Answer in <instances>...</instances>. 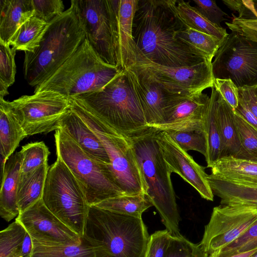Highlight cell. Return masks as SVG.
Listing matches in <instances>:
<instances>
[{
	"label": "cell",
	"mask_w": 257,
	"mask_h": 257,
	"mask_svg": "<svg viewBox=\"0 0 257 257\" xmlns=\"http://www.w3.org/2000/svg\"><path fill=\"white\" fill-rule=\"evenodd\" d=\"M26 138L10 101L0 97V144L2 167L13 154L20 142Z\"/></svg>",
	"instance_id": "obj_24"
},
{
	"label": "cell",
	"mask_w": 257,
	"mask_h": 257,
	"mask_svg": "<svg viewBox=\"0 0 257 257\" xmlns=\"http://www.w3.org/2000/svg\"><path fill=\"white\" fill-rule=\"evenodd\" d=\"M193 2L196 5V9L204 17L219 27H221V23L225 20L224 16H228L215 1L193 0Z\"/></svg>",
	"instance_id": "obj_44"
},
{
	"label": "cell",
	"mask_w": 257,
	"mask_h": 257,
	"mask_svg": "<svg viewBox=\"0 0 257 257\" xmlns=\"http://www.w3.org/2000/svg\"><path fill=\"white\" fill-rule=\"evenodd\" d=\"M29 257H31V256H29Z\"/></svg>",
	"instance_id": "obj_54"
},
{
	"label": "cell",
	"mask_w": 257,
	"mask_h": 257,
	"mask_svg": "<svg viewBox=\"0 0 257 257\" xmlns=\"http://www.w3.org/2000/svg\"><path fill=\"white\" fill-rule=\"evenodd\" d=\"M251 126L257 130V117L250 111L245 103L239 98L237 107L235 110Z\"/></svg>",
	"instance_id": "obj_48"
},
{
	"label": "cell",
	"mask_w": 257,
	"mask_h": 257,
	"mask_svg": "<svg viewBox=\"0 0 257 257\" xmlns=\"http://www.w3.org/2000/svg\"><path fill=\"white\" fill-rule=\"evenodd\" d=\"M209 168V175L214 178L257 185V161L225 156Z\"/></svg>",
	"instance_id": "obj_25"
},
{
	"label": "cell",
	"mask_w": 257,
	"mask_h": 257,
	"mask_svg": "<svg viewBox=\"0 0 257 257\" xmlns=\"http://www.w3.org/2000/svg\"><path fill=\"white\" fill-rule=\"evenodd\" d=\"M176 37L197 54L211 62L222 42L215 37L190 28L180 31Z\"/></svg>",
	"instance_id": "obj_32"
},
{
	"label": "cell",
	"mask_w": 257,
	"mask_h": 257,
	"mask_svg": "<svg viewBox=\"0 0 257 257\" xmlns=\"http://www.w3.org/2000/svg\"><path fill=\"white\" fill-rule=\"evenodd\" d=\"M172 236L167 229L156 231L152 234L148 243L146 257H165Z\"/></svg>",
	"instance_id": "obj_42"
},
{
	"label": "cell",
	"mask_w": 257,
	"mask_h": 257,
	"mask_svg": "<svg viewBox=\"0 0 257 257\" xmlns=\"http://www.w3.org/2000/svg\"><path fill=\"white\" fill-rule=\"evenodd\" d=\"M204 131L207 141L205 158L207 167L221 157L222 145L216 117L214 97L212 93L204 119Z\"/></svg>",
	"instance_id": "obj_33"
},
{
	"label": "cell",
	"mask_w": 257,
	"mask_h": 257,
	"mask_svg": "<svg viewBox=\"0 0 257 257\" xmlns=\"http://www.w3.org/2000/svg\"><path fill=\"white\" fill-rule=\"evenodd\" d=\"M124 70L141 104L148 125L154 127L164 123L166 109L180 94L168 91L131 68Z\"/></svg>",
	"instance_id": "obj_18"
},
{
	"label": "cell",
	"mask_w": 257,
	"mask_h": 257,
	"mask_svg": "<svg viewBox=\"0 0 257 257\" xmlns=\"http://www.w3.org/2000/svg\"><path fill=\"white\" fill-rule=\"evenodd\" d=\"M214 87L235 111L239 103L238 88L230 79H214Z\"/></svg>",
	"instance_id": "obj_45"
},
{
	"label": "cell",
	"mask_w": 257,
	"mask_h": 257,
	"mask_svg": "<svg viewBox=\"0 0 257 257\" xmlns=\"http://www.w3.org/2000/svg\"><path fill=\"white\" fill-rule=\"evenodd\" d=\"M10 103L26 137L59 129L71 107V98L51 91L22 95Z\"/></svg>",
	"instance_id": "obj_13"
},
{
	"label": "cell",
	"mask_w": 257,
	"mask_h": 257,
	"mask_svg": "<svg viewBox=\"0 0 257 257\" xmlns=\"http://www.w3.org/2000/svg\"><path fill=\"white\" fill-rule=\"evenodd\" d=\"M176 16L186 28H190L207 34L223 41L228 36L226 30L211 23L196 9L190 1L170 0Z\"/></svg>",
	"instance_id": "obj_28"
},
{
	"label": "cell",
	"mask_w": 257,
	"mask_h": 257,
	"mask_svg": "<svg viewBox=\"0 0 257 257\" xmlns=\"http://www.w3.org/2000/svg\"><path fill=\"white\" fill-rule=\"evenodd\" d=\"M71 98L127 138L151 128L124 70L100 90Z\"/></svg>",
	"instance_id": "obj_4"
},
{
	"label": "cell",
	"mask_w": 257,
	"mask_h": 257,
	"mask_svg": "<svg viewBox=\"0 0 257 257\" xmlns=\"http://www.w3.org/2000/svg\"><path fill=\"white\" fill-rule=\"evenodd\" d=\"M21 158L19 152L13 154L2 167L0 190V215L9 222L20 213L18 191L20 178Z\"/></svg>",
	"instance_id": "obj_21"
},
{
	"label": "cell",
	"mask_w": 257,
	"mask_h": 257,
	"mask_svg": "<svg viewBox=\"0 0 257 257\" xmlns=\"http://www.w3.org/2000/svg\"><path fill=\"white\" fill-rule=\"evenodd\" d=\"M122 70L103 62L85 39L75 52L34 93H58L68 98L100 90Z\"/></svg>",
	"instance_id": "obj_6"
},
{
	"label": "cell",
	"mask_w": 257,
	"mask_h": 257,
	"mask_svg": "<svg viewBox=\"0 0 257 257\" xmlns=\"http://www.w3.org/2000/svg\"><path fill=\"white\" fill-rule=\"evenodd\" d=\"M49 168L47 162L34 171L20 177L18 191L20 213L42 198Z\"/></svg>",
	"instance_id": "obj_29"
},
{
	"label": "cell",
	"mask_w": 257,
	"mask_h": 257,
	"mask_svg": "<svg viewBox=\"0 0 257 257\" xmlns=\"http://www.w3.org/2000/svg\"><path fill=\"white\" fill-rule=\"evenodd\" d=\"M71 109L95 133L110 160V167L124 195L146 194V187L128 138L99 119L73 98Z\"/></svg>",
	"instance_id": "obj_8"
},
{
	"label": "cell",
	"mask_w": 257,
	"mask_h": 257,
	"mask_svg": "<svg viewBox=\"0 0 257 257\" xmlns=\"http://www.w3.org/2000/svg\"><path fill=\"white\" fill-rule=\"evenodd\" d=\"M49 24L33 16L17 30L10 45L16 50L34 52L39 47Z\"/></svg>",
	"instance_id": "obj_30"
},
{
	"label": "cell",
	"mask_w": 257,
	"mask_h": 257,
	"mask_svg": "<svg viewBox=\"0 0 257 257\" xmlns=\"http://www.w3.org/2000/svg\"><path fill=\"white\" fill-rule=\"evenodd\" d=\"M21 158L20 177L48 162L50 152L43 142L27 144L19 152Z\"/></svg>",
	"instance_id": "obj_35"
},
{
	"label": "cell",
	"mask_w": 257,
	"mask_h": 257,
	"mask_svg": "<svg viewBox=\"0 0 257 257\" xmlns=\"http://www.w3.org/2000/svg\"><path fill=\"white\" fill-rule=\"evenodd\" d=\"M34 16L49 23L63 13L64 5L61 0H32Z\"/></svg>",
	"instance_id": "obj_41"
},
{
	"label": "cell",
	"mask_w": 257,
	"mask_h": 257,
	"mask_svg": "<svg viewBox=\"0 0 257 257\" xmlns=\"http://www.w3.org/2000/svg\"><path fill=\"white\" fill-rule=\"evenodd\" d=\"M42 199L53 214L83 236L90 205L79 181L58 158L49 167Z\"/></svg>",
	"instance_id": "obj_9"
},
{
	"label": "cell",
	"mask_w": 257,
	"mask_h": 257,
	"mask_svg": "<svg viewBox=\"0 0 257 257\" xmlns=\"http://www.w3.org/2000/svg\"><path fill=\"white\" fill-rule=\"evenodd\" d=\"M33 243L32 239L31 236L27 232L23 246L22 256L23 257H29L32 251Z\"/></svg>",
	"instance_id": "obj_49"
},
{
	"label": "cell",
	"mask_w": 257,
	"mask_h": 257,
	"mask_svg": "<svg viewBox=\"0 0 257 257\" xmlns=\"http://www.w3.org/2000/svg\"><path fill=\"white\" fill-rule=\"evenodd\" d=\"M0 41L10 45L17 30L34 16L32 0H0Z\"/></svg>",
	"instance_id": "obj_23"
},
{
	"label": "cell",
	"mask_w": 257,
	"mask_h": 257,
	"mask_svg": "<svg viewBox=\"0 0 257 257\" xmlns=\"http://www.w3.org/2000/svg\"><path fill=\"white\" fill-rule=\"evenodd\" d=\"M156 137L170 172L181 176L202 198L213 201L214 194L205 168L197 163L167 132L157 130Z\"/></svg>",
	"instance_id": "obj_16"
},
{
	"label": "cell",
	"mask_w": 257,
	"mask_h": 257,
	"mask_svg": "<svg viewBox=\"0 0 257 257\" xmlns=\"http://www.w3.org/2000/svg\"><path fill=\"white\" fill-rule=\"evenodd\" d=\"M49 23L39 47L33 52H25L24 77L33 87L41 84L54 74L85 39V33L71 4Z\"/></svg>",
	"instance_id": "obj_2"
},
{
	"label": "cell",
	"mask_w": 257,
	"mask_h": 257,
	"mask_svg": "<svg viewBox=\"0 0 257 257\" xmlns=\"http://www.w3.org/2000/svg\"><path fill=\"white\" fill-rule=\"evenodd\" d=\"M250 257H257V251H256Z\"/></svg>",
	"instance_id": "obj_52"
},
{
	"label": "cell",
	"mask_w": 257,
	"mask_h": 257,
	"mask_svg": "<svg viewBox=\"0 0 257 257\" xmlns=\"http://www.w3.org/2000/svg\"><path fill=\"white\" fill-rule=\"evenodd\" d=\"M157 130L151 127L129 138L146 187V195L158 211L162 222L172 235L181 234L180 217L171 174L156 140Z\"/></svg>",
	"instance_id": "obj_3"
},
{
	"label": "cell",
	"mask_w": 257,
	"mask_h": 257,
	"mask_svg": "<svg viewBox=\"0 0 257 257\" xmlns=\"http://www.w3.org/2000/svg\"><path fill=\"white\" fill-rule=\"evenodd\" d=\"M88 41L105 63L120 67L116 0L71 1Z\"/></svg>",
	"instance_id": "obj_10"
},
{
	"label": "cell",
	"mask_w": 257,
	"mask_h": 257,
	"mask_svg": "<svg viewBox=\"0 0 257 257\" xmlns=\"http://www.w3.org/2000/svg\"><path fill=\"white\" fill-rule=\"evenodd\" d=\"M215 111L221 141V157L238 158L240 144L234 121V110L213 86Z\"/></svg>",
	"instance_id": "obj_22"
},
{
	"label": "cell",
	"mask_w": 257,
	"mask_h": 257,
	"mask_svg": "<svg viewBox=\"0 0 257 257\" xmlns=\"http://www.w3.org/2000/svg\"><path fill=\"white\" fill-rule=\"evenodd\" d=\"M199 257H208V254L204 251V250L202 251Z\"/></svg>",
	"instance_id": "obj_51"
},
{
	"label": "cell",
	"mask_w": 257,
	"mask_h": 257,
	"mask_svg": "<svg viewBox=\"0 0 257 257\" xmlns=\"http://www.w3.org/2000/svg\"><path fill=\"white\" fill-rule=\"evenodd\" d=\"M59 128L67 134L87 154L110 164L107 154L98 138L71 109L61 120Z\"/></svg>",
	"instance_id": "obj_20"
},
{
	"label": "cell",
	"mask_w": 257,
	"mask_h": 257,
	"mask_svg": "<svg viewBox=\"0 0 257 257\" xmlns=\"http://www.w3.org/2000/svg\"><path fill=\"white\" fill-rule=\"evenodd\" d=\"M214 78L230 79L239 88L257 85V40L231 31L212 61Z\"/></svg>",
	"instance_id": "obj_11"
},
{
	"label": "cell",
	"mask_w": 257,
	"mask_h": 257,
	"mask_svg": "<svg viewBox=\"0 0 257 257\" xmlns=\"http://www.w3.org/2000/svg\"><path fill=\"white\" fill-rule=\"evenodd\" d=\"M234 117L240 144L237 158L257 161V130L235 111Z\"/></svg>",
	"instance_id": "obj_36"
},
{
	"label": "cell",
	"mask_w": 257,
	"mask_h": 257,
	"mask_svg": "<svg viewBox=\"0 0 257 257\" xmlns=\"http://www.w3.org/2000/svg\"><path fill=\"white\" fill-rule=\"evenodd\" d=\"M185 28L170 0L138 1L133 24L137 56L172 67L193 66L207 60L177 38V33Z\"/></svg>",
	"instance_id": "obj_1"
},
{
	"label": "cell",
	"mask_w": 257,
	"mask_h": 257,
	"mask_svg": "<svg viewBox=\"0 0 257 257\" xmlns=\"http://www.w3.org/2000/svg\"><path fill=\"white\" fill-rule=\"evenodd\" d=\"M238 93L239 98L245 103L250 111L257 117L256 85L239 87Z\"/></svg>",
	"instance_id": "obj_47"
},
{
	"label": "cell",
	"mask_w": 257,
	"mask_h": 257,
	"mask_svg": "<svg viewBox=\"0 0 257 257\" xmlns=\"http://www.w3.org/2000/svg\"><path fill=\"white\" fill-rule=\"evenodd\" d=\"M210 97L202 93L179 95L166 109L165 122L153 128L159 131H204Z\"/></svg>",
	"instance_id": "obj_17"
},
{
	"label": "cell",
	"mask_w": 257,
	"mask_h": 257,
	"mask_svg": "<svg viewBox=\"0 0 257 257\" xmlns=\"http://www.w3.org/2000/svg\"><path fill=\"white\" fill-rule=\"evenodd\" d=\"M257 248V220L240 236L224 248L208 254V257H230Z\"/></svg>",
	"instance_id": "obj_38"
},
{
	"label": "cell",
	"mask_w": 257,
	"mask_h": 257,
	"mask_svg": "<svg viewBox=\"0 0 257 257\" xmlns=\"http://www.w3.org/2000/svg\"><path fill=\"white\" fill-rule=\"evenodd\" d=\"M54 138L57 158L78 180L90 206L124 195L109 164L87 154L60 128L55 131Z\"/></svg>",
	"instance_id": "obj_7"
},
{
	"label": "cell",
	"mask_w": 257,
	"mask_h": 257,
	"mask_svg": "<svg viewBox=\"0 0 257 257\" xmlns=\"http://www.w3.org/2000/svg\"><path fill=\"white\" fill-rule=\"evenodd\" d=\"M256 89H257V85H256Z\"/></svg>",
	"instance_id": "obj_53"
},
{
	"label": "cell",
	"mask_w": 257,
	"mask_h": 257,
	"mask_svg": "<svg viewBox=\"0 0 257 257\" xmlns=\"http://www.w3.org/2000/svg\"><path fill=\"white\" fill-rule=\"evenodd\" d=\"M16 50L0 41V97L9 94L8 88L15 80Z\"/></svg>",
	"instance_id": "obj_37"
},
{
	"label": "cell",
	"mask_w": 257,
	"mask_h": 257,
	"mask_svg": "<svg viewBox=\"0 0 257 257\" xmlns=\"http://www.w3.org/2000/svg\"><path fill=\"white\" fill-rule=\"evenodd\" d=\"M32 239L48 246L79 244L81 238L53 214L40 199L16 219Z\"/></svg>",
	"instance_id": "obj_15"
},
{
	"label": "cell",
	"mask_w": 257,
	"mask_h": 257,
	"mask_svg": "<svg viewBox=\"0 0 257 257\" xmlns=\"http://www.w3.org/2000/svg\"><path fill=\"white\" fill-rule=\"evenodd\" d=\"M222 2L230 10L237 12L238 19L257 20V0H226Z\"/></svg>",
	"instance_id": "obj_43"
},
{
	"label": "cell",
	"mask_w": 257,
	"mask_h": 257,
	"mask_svg": "<svg viewBox=\"0 0 257 257\" xmlns=\"http://www.w3.org/2000/svg\"><path fill=\"white\" fill-rule=\"evenodd\" d=\"M128 68L174 94L190 96L214 86L212 62L207 60L193 66L172 67L157 64L138 55Z\"/></svg>",
	"instance_id": "obj_12"
},
{
	"label": "cell",
	"mask_w": 257,
	"mask_h": 257,
	"mask_svg": "<svg viewBox=\"0 0 257 257\" xmlns=\"http://www.w3.org/2000/svg\"><path fill=\"white\" fill-rule=\"evenodd\" d=\"M27 232L18 221L0 232V257H23V246Z\"/></svg>",
	"instance_id": "obj_34"
},
{
	"label": "cell",
	"mask_w": 257,
	"mask_h": 257,
	"mask_svg": "<svg viewBox=\"0 0 257 257\" xmlns=\"http://www.w3.org/2000/svg\"><path fill=\"white\" fill-rule=\"evenodd\" d=\"M203 250L200 243L194 244L181 234L173 235L165 257H199Z\"/></svg>",
	"instance_id": "obj_40"
},
{
	"label": "cell",
	"mask_w": 257,
	"mask_h": 257,
	"mask_svg": "<svg viewBox=\"0 0 257 257\" xmlns=\"http://www.w3.org/2000/svg\"><path fill=\"white\" fill-rule=\"evenodd\" d=\"M138 0H116L119 59L125 70L136 61L137 47L133 37V24Z\"/></svg>",
	"instance_id": "obj_19"
},
{
	"label": "cell",
	"mask_w": 257,
	"mask_h": 257,
	"mask_svg": "<svg viewBox=\"0 0 257 257\" xmlns=\"http://www.w3.org/2000/svg\"><path fill=\"white\" fill-rule=\"evenodd\" d=\"M256 251H257V248L246 252L237 253L230 257H250Z\"/></svg>",
	"instance_id": "obj_50"
},
{
	"label": "cell",
	"mask_w": 257,
	"mask_h": 257,
	"mask_svg": "<svg viewBox=\"0 0 257 257\" xmlns=\"http://www.w3.org/2000/svg\"><path fill=\"white\" fill-rule=\"evenodd\" d=\"M166 132L184 151H196L206 157L207 141L205 132L169 131Z\"/></svg>",
	"instance_id": "obj_39"
},
{
	"label": "cell",
	"mask_w": 257,
	"mask_h": 257,
	"mask_svg": "<svg viewBox=\"0 0 257 257\" xmlns=\"http://www.w3.org/2000/svg\"><path fill=\"white\" fill-rule=\"evenodd\" d=\"M32 243L31 257H107L102 246L84 235L79 244L48 246L33 239Z\"/></svg>",
	"instance_id": "obj_27"
},
{
	"label": "cell",
	"mask_w": 257,
	"mask_h": 257,
	"mask_svg": "<svg viewBox=\"0 0 257 257\" xmlns=\"http://www.w3.org/2000/svg\"><path fill=\"white\" fill-rule=\"evenodd\" d=\"M257 220V206L226 204L213 208L200 242L208 254L236 240Z\"/></svg>",
	"instance_id": "obj_14"
},
{
	"label": "cell",
	"mask_w": 257,
	"mask_h": 257,
	"mask_svg": "<svg viewBox=\"0 0 257 257\" xmlns=\"http://www.w3.org/2000/svg\"><path fill=\"white\" fill-rule=\"evenodd\" d=\"M84 235L102 246L107 257H146L150 235L142 217L90 206Z\"/></svg>",
	"instance_id": "obj_5"
},
{
	"label": "cell",
	"mask_w": 257,
	"mask_h": 257,
	"mask_svg": "<svg viewBox=\"0 0 257 257\" xmlns=\"http://www.w3.org/2000/svg\"><path fill=\"white\" fill-rule=\"evenodd\" d=\"M208 179L214 195L220 198V203L240 204L257 206V185L214 178Z\"/></svg>",
	"instance_id": "obj_26"
},
{
	"label": "cell",
	"mask_w": 257,
	"mask_h": 257,
	"mask_svg": "<svg viewBox=\"0 0 257 257\" xmlns=\"http://www.w3.org/2000/svg\"><path fill=\"white\" fill-rule=\"evenodd\" d=\"M225 24L231 31L237 32L257 40V20H242L234 17L231 22H226Z\"/></svg>",
	"instance_id": "obj_46"
},
{
	"label": "cell",
	"mask_w": 257,
	"mask_h": 257,
	"mask_svg": "<svg viewBox=\"0 0 257 257\" xmlns=\"http://www.w3.org/2000/svg\"><path fill=\"white\" fill-rule=\"evenodd\" d=\"M93 206L118 213L142 217L152 203L145 194L122 195L103 200Z\"/></svg>",
	"instance_id": "obj_31"
}]
</instances>
